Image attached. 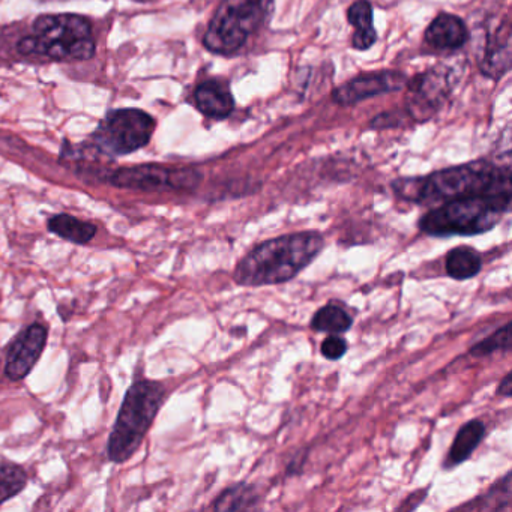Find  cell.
<instances>
[{"label":"cell","instance_id":"9","mask_svg":"<svg viewBox=\"0 0 512 512\" xmlns=\"http://www.w3.org/2000/svg\"><path fill=\"white\" fill-rule=\"evenodd\" d=\"M445 68H434L419 74L409 83L407 109L416 121H427L439 110L442 101L451 91Z\"/></svg>","mask_w":512,"mask_h":512},{"label":"cell","instance_id":"3","mask_svg":"<svg viewBox=\"0 0 512 512\" xmlns=\"http://www.w3.org/2000/svg\"><path fill=\"white\" fill-rule=\"evenodd\" d=\"M511 194H478L442 203L419 220V230L436 238L482 235L509 211Z\"/></svg>","mask_w":512,"mask_h":512},{"label":"cell","instance_id":"24","mask_svg":"<svg viewBox=\"0 0 512 512\" xmlns=\"http://www.w3.org/2000/svg\"><path fill=\"white\" fill-rule=\"evenodd\" d=\"M320 352L329 361H338L347 352V341L338 334H331L323 340Z\"/></svg>","mask_w":512,"mask_h":512},{"label":"cell","instance_id":"16","mask_svg":"<svg viewBox=\"0 0 512 512\" xmlns=\"http://www.w3.org/2000/svg\"><path fill=\"white\" fill-rule=\"evenodd\" d=\"M485 433H487V427L479 419H472V421L464 424L458 430L454 443L449 448L448 458L445 461L446 467L458 466V464L467 460L473 454V451L478 448L479 443L484 439Z\"/></svg>","mask_w":512,"mask_h":512},{"label":"cell","instance_id":"7","mask_svg":"<svg viewBox=\"0 0 512 512\" xmlns=\"http://www.w3.org/2000/svg\"><path fill=\"white\" fill-rule=\"evenodd\" d=\"M157 122L139 109L113 110L95 130V148L107 157H122L145 148L154 136Z\"/></svg>","mask_w":512,"mask_h":512},{"label":"cell","instance_id":"21","mask_svg":"<svg viewBox=\"0 0 512 512\" xmlns=\"http://www.w3.org/2000/svg\"><path fill=\"white\" fill-rule=\"evenodd\" d=\"M28 484V475L22 467L0 461V505L19 494Z\"/></svg>","mask_w":512,"mask_h":512},{"label":"cell","instance_id":"5","mask_svg":"<svg viewBox=\"0 0 512 512\" xmlns=\"http://www.w3.org/2000/svg\"><path fill=\"white\" fill-rule=\"evenodd\" d=\"M164 398L166 389L152 380H140L128 389L107 445V455L113 463H125L136 454Z\"/></svg>","mask_w":512,"mask_h":512},{"label":"cell","instance_id":"17","mask_svg":"<svg viewBox=\"0 0 512 512\" xmlns=\"http://www.w3.org/2000/svg\"><path fill=\"white\" fill-rule=\"evenodd\" d=\"M49 230L59 238L77 245H86L97 235V227L94 224L86 223V221L67 214L55 215L50 218Z\"/></svg>","mask_w":512,"mask_h":512},{"label":"cell","instance_id":"1","mask_svg":"<svg viewBox=\"0 0 512 512\" xmlns=\"http://www.w3.org/2000/svg\"><path fill=\"white\" fill-rule=\"evenodd\" d=\"M392 188L409 202L439 206L478 194L511 193V169L494 166L490 161H472L424 178L398 179Z\"/></svg>","mask_w":512,"mask_h":512},{"label":"cell","instance_id":"23","mask_svg":"<svg viewBox=\"0 0 512 512\" xmlns=\"http://www.w3.org/2000/svg\"><path fill=\"white\" fill-rule=\"evenodd\" d=\"M509 329H511V323H505L493 335L475 344L470 349V355L475 356V358H482V356L491 355V353L499 352V350L500 352L502 350L508 352L511 349V332H509Z\"/></svg>","mask_w":512,"mask_h":512},{"label":"cell","instance_id":"18","mask_svg":"<svg viewBox=\"0 0 512 512\" xmlns=\"http://www.w3.org/2000/svg\"><path fill=\"white\" fill-rule=\"evenodd\" d=\"M446 272L454 280L464 281L476 277L482 269V257L472 247H457L449 251L445 262Z\"/></svg>","mask_w":512,"mask_h":512},{"label":"cell","instance_id":"13","mask_svg":"<svg viewBox=\"0 0 512 512\" xmlns=\"http://www.w3.org/2000/svg\"><path fill=\"white\" fill-rule=\"evenodd\" d=\"M194 101L200 113H203L206 118L217 119V121L229 118L235 110V98L229 86L218 80H206L202 85L197 86Z\"/></svg>","mask_w":512,"mask_h":512},{"label":"cell","instance_id":"25","mask_svg":"<svg viewBox=\"0 0 512 512\" xmlns=\"http://www.w3.org/2000/svg\"><path fill=\"white\" fill-rule=\"evenodd\" d=\"M497 394L502 395V397H511L512 394V380L511 374H506L503 377L502 382H500L499 388H497Z\"/></svg>","mask_w":512,"mask_h":512},{"label":"cell","instance_id":"4","mask_svg":"<svg viewBox=\"0 0 512 512\" xmlns=\"http://www.w3.org/2000/svg\"><path fill=\"white\" fill-rule=\"evenodd\" d=\"M17 47L22 55L52 61H89L95 55L91 22L77 14L38 17L32 34L23 38Z\"/></svg>","mask_w":512,"mask_h":512},{"label":"cell","instance_id":"14","mask_svg":"<svg viewBox=\"0 0 512 512\" xmlns=\"http://www.w3.org/2000/svg\"><path fill=\"white\" fill-rule=\"evenodd\" d=\"M511 65V44H509V25L499 26L491 32L487 40L484 56L481 61V71L490 79H500L509 71Z\"/></svg>","mask_w":512,"mask_h":512},{"label":"cell","instance_id":"8","mask_svg":"<svg viewBox=\"0 0 512 512\" xmlns=\"http://www.w3.org/2000/svg\"><path fill=\"white\" fill-rule=\"evenodd\" d=\"M109 181L115 187L157 193L194 190L202 182V175L193 169H169L157 164H146L118 170L110 176Z\"/></svg>","mask_w":512,"mask_h":512},{"label":"cell","instance_id":"2","mask_svg":"<svg viewBox=\"0 0 512 512\" xmlns=\"http://www.w3.org/2000/svg\"><path fill=\"white\" fill-rule=\"evenodd\" d=\"M325 247L319 232H299L278 236L257 245L235 268L239 286H277L293 280Z\"/></svg>","mask_w":512,"mask_h":512},{"label":"cell","instance_id":"19","mask_svg":"<svg viewBox=\"0 0 512 512\" xmlns=\"http://www.w3.org/2000/svg\"><path fill=\"white\" fill-rule=\"evenodd\" d=\"M353 319L344 308L337 305H325L314 314L311 320V328L317 332H326V334H344L352 328Z\"/></svg>","mask_w":512,"mask_h":512},{"label":"cell","instance_id":"10","mask_svg":"<svg viewBox=\"0 0 512 512\" xmlns=\"http://www.w3.org/2000/svg\"><path fill=\"white\" fill-rule=\"evenodd\" d=\"M407 77L398 71L362 74L350 82L344 83L332 92V100L340 106H353L367 98L401 91L406 86Z\"/></svg>","mask_w":512,"mask_h":512},{"label":"cell","instance_id":"26","mask_svg":"<svg viewBox=\"0 0 512 512\" xmlns=\"http://www.w3.org/2000/svg\"><path fill=\"white\" fill-rule=\"evenodd\" d=\"M136 2H140V4H143V2H151V0H136Z\"/></svg>","mask_w":512,"mask_h":512},{"label":"cell","instance_id":"11","mask_svg":"<svg viewBox=\"0 0 512 512\" xmlns=\"http://www.w3.org/2000/svg\"><path fill=\"white\" fill-rule=\"evenodd\" d=\"M47 343V329L43 325L29 326L11 344L5 374L13 382L25 379L43 355Z\"/></svg>","mask_w":512,"mask_h":512},{"label":"cell","instance_id":"15","mask_svg":"<svg viewBox=\"0 0 512 512\" xmlns=\"http://www.w3.org/2000/svg\"><path fill=\"white\" fill-rule=\"evenodd\" d=\"M347 20L353 26L352 46L358 52L371 49L377 41L373 7L368 0H358L347 11Z\"/></svg>","mask_w":512,"mask_h":512},{"label":"cell","instance_id":"6","mask_svg":"<svg viewBox=\"0 0 512 512\" xmlns=\"http://www.w3.org/2000/svg\"><path fill=\"white\" fill-rule=\"evenodd\" d=\"M272 11L274 0H223L209 23L203 44L215 55H235L268 22Z\"/></svg>","mask_w":512,"mask_h":512},{"label":"cell","instance_id":"20","mask_svg":"<svg viewBox=\"0 0 512 512\" xmlns=\"http://www.w3.org/2000/svg\"><path fill=\"white\" fill-rule=\"evenodd\" d=\"M257 493L251 485L238 484L227 488L215 500V511H242L256 506Z\"/></svg>","mask_w":512,"mask_h":512},{"label":"cell","instance_id":"12","mask_svg":"<svg viewBox=\"0 0 512 512\" xmlns=\"http://www.w3.org/2000/svg\"><path fill=\"white\" fill-rule=\"evenodd\" d=\"M467 38L469 34L463 20L454 14L446 13L439 14L424 34L427 46L439 52H454L461 49Z\"/></svg>","mask_w":512,"mask_h":512},{"label":"cell","instance_id":"22","mask_svg":"<svg viewBox=\"0 0 512 512\" xmlns=\"http://www.w3.org/2000/svg\"><path fill=\"white\" fill-rule=\"evenodd\" d=\"M509 502H511V475L508 473L502 481L493 485L484 496L473 500V503H475L473 509L499 511V509H509Z\"/></svg>","mask_w":512,"mask_h":512}]
</instances>
